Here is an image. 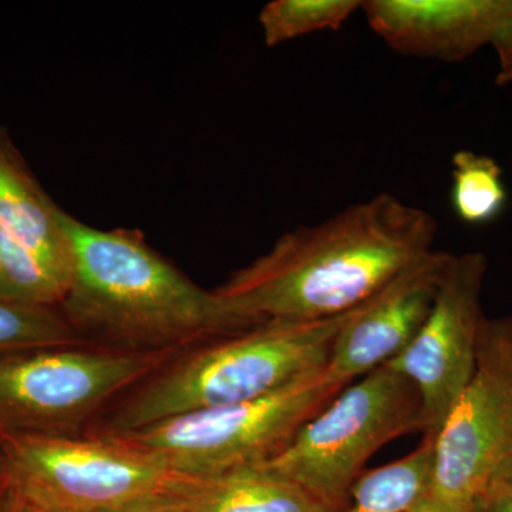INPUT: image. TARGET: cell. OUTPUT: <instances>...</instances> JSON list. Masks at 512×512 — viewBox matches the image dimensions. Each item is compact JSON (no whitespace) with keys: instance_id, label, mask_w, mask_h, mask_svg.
I'll return each mask as SVG.
<instances>
[{"instance_id":"16","label":"cell","mask_w":512,"mask_h":512,"mask_svg":"<svg viewBox=\"0 0 512 512\" xmlns=\"http://www.w3.org/2000/svg\"><path fill=\"white\" fill-rule=\"evenodd\" d=\"M90 343L59 308L0 299V356Z\"/></svg>"},{"instance_id":"20","label":"cell","mask_w":512,"mask_h":512,"mask_svg":"<svg viewBox=\"0 0 512 512\" xmlns=\"http://www.w3.org/2000/svg\"><path fill=\"white\" fill-rule=\"evenodd\" d=\"M107 512H188L173 494H158Z\"/></svg>"},{"instance_id":"11","label":"cell","mask_w":512,"mask_h":512,"mask_svg":"<svg viewBox=\"0 0 512 512\" xmlns=\"http://www.w3.org/2000/svg\"><path fill=\"white\" fill-rule=\"evenodd\" d=\"M360 10L394 52L458 63L494 42L512 0H367Z\"/></svg>"},{"instance_id":"14","label":"cell","mask_w":512,"mask_h":512,"mask_svg":"<svg viewBox=\"0 0 512 512\" xmlns=\"http://www.w3.org/2000/svg\"><path fill=\"white\" fill-rule=\"evenodd\" d=\"M434 437L424 436L416 450L387 466L365 471L350 491L342 512H407L429 491Z\"/></svg>"},{"instance_id":"24","label":"cell","mask_w":512,"mask_h":512,"mask_svg":"<svg viewBox=\"0 0 512 512\" xmlns=\"http://www.w3.org/2000/svg\"><path fill=\"white\" fill-rule=\"evenodd\" d=\"M19 512H36V511L33 510V508L30 507V505L26 504L25 501L22 500V505H20Z\"/></svg>"},{"instance_id":"17","label":"cell","mask_w":512,"mask_h":512,"mask_svg":"<svg viewBox=\"0 0 512 512\" xmlns=\"http://www.w3.org/2000/svg\"><path fill=\"white\" fill-rule=\"evenodd\" d=\"M359 0H272L259 13L266 46L275 47L298 37L326 30H340Z\"/></svg>"},{"instance_id":"3","label":"cell","mask_w":512,"mask_h":512,"mask_svg":"<svg viewBox=\"0 0 512 512\" xmlns=\"http://www.w3.org/2000/svg\"><path fill=\"white\" fill-rule=\"evenodd\" d=\"M352 312L311 322L266 320L198 346L130 390L93 434L121 436L181 414L268 396L325 367Z\"/></svg>"},{"instance_id":"9","label":"cell","mask_w":512,"mask_h":512,"mask_svg":"<svg viewBox=\"0 0 512 512\" xmlns=\"http://www.w3.org/2000/svg\"><path fill=\"white\" fill-rule=\"evenodd\" d=\"M487 258L481 252L448 259L433 308L402 355L387 363L416 387L423 406L424 436L436 437L476 367L484 323Z\"/></svg>"},{"instance_id":"6","label":"cell","mask_w":512,"mask_h":512,"mask_svg":"<svg viewBox=\"0 0 512 512\" xmlns=\"http://www.w3.org/2000/svg\"><path fill=\"white\" fill-rule=\"evenodd\" d=\"M178 352L97 345L0 356V436H77L114 397L128 393Z\"/></svg>"},{"instance_id":"13","label":"cell","mask_w":512,"mask_h":512,"mask_svg":"<svg viewBox=\"0 0 512 512\" xmlns=\"http://www.w3.org/2000/svg\"><path fill=\"white\" fill-rule=\"evenodd\" d=\"M173 495L188 512H330L301 485L258 466L184 476Z\"/></svg>"},{"instance_id":"12","label":"cell","mask_w":512,"mask_h":512,"mask_svg":"<svg viewBox=\"0 0 512 512\" xmlns=\"http://www.w3.org/2000/svg\"><path fill=\"white\" fill-rule=\"evenodd\" d=\"M64 214L0 126V256L37 259L66 293L72 258Z\"/></svg>"},{"instance_id":"15","label":"cell","mask_w":512,"mask_h":512,"mask_svg":"<svg viewBox=\"0 0 512 512\" xmlns=\"http://www.w3.org/2000/svg\"><path fill=\"white\" fill-rule=\"evenodd\" d=\"M451 207L468 225H484L500 217L507 204L501 165L493 157L460 150L451 158Z\"/></svg>"},{"instance_id":"23","label":"cell","mask_w":512,"mask_h":512,"mask_svg":"<svg viewBox=\"0 0 512 512\" xmlns=\"http://www.w3.org/2000/svg\"><path fill=\"white\" fill-rule=\"evenodd\" d=\"M5 456H3L2 447H0V480H2L3 473H5Z\"/></svg>"},{"instance_id":"2","label":"cell","mask_w":512,"mask_h":512,"mask_svg":"<svg viewBox=\"0 0 512 512\" xmlns=\"http://www.w3.org/2000/svg\"><path fill=\"white\" fill-rule=\"evenodd\" d=\"M64 227L72 269L59 309L94 345L180 352L254 326L158 254L138 229L90 227L69 212Z\"/></svg>"},{"instance_id":"1","label":"cell","mask_w":512,"mask_h":512,"mask_svg":"<svg viewBox=\"0 0 512 512\" xmlns=\"http://www.w3.org/2000/svg\"><path fill=\"white\" fill-rule=\"evenodd\" d=\"M437 221L392 194L286 232L215 291L248 322L338 318L434 251Z\"/></svg>"},{"instance_id":"19","label":"cell","mask_w":512,"mask_h":512,"mask_svg":"<svg viewBox=\"0 0 512 512\" xmlns=\"http://www.w3.org/2000/svg\"><path fill=\"white\" fill-rule=\"evenodd\" d=\"M497 53L498 72L495 83L507 86L512 83V19L500 30L491 43Z\"/></svg>"},{"instance_id":"8","label":"cell","mask_w":512,"mask_h":512,"mask_svg":"<svg viewBox=\"0 0 512 512\" xmlns=\"http://www.w3.org/2000/svg\"><path fill=\"white\" fill-rule=\"evenodd\" d=\"M512 460V312L484 319L476 367L434 437L429 494L471 505Z\"/></svg>"},{"instance_id":"10","label":"cell","mask_w":512,"mask_h":512,"mask_svg":"<svg viewBox=\"0 0 512 512\" xmlns=\"http://www.w3.org/2000/svg\"><path fill=\"white\" fill-rule=\"evenodd\" d=\"M450 256L434 249L350 313L330 350V375L349 386L402 355L433 308Z\"/></svg>"},{"instance_id":"5","label":"cell","mask_w":512,"mask_h":512,"mask_svg":"<svg viewBox=\"0 0 512 512\" xmlns=\"http://www.w3.org/2000/svg\"><path fill=\"white\" fill-rule=\"evenodd\" d=\"M345 387L325 366L251 402L185 413L111 437L156 454L180 476H217L278 456Z\"/></svg>"},{"instance_id":"7","label":"cell","mask_w":512,"mask_h":512,"mask_svg":"<svg viewBox=\"0 0 512 512\" xmlns=\"http://www.w3.org/2000/svg\"><path fill=\"white\" fill-rule=\"evenodd\" d=\"M6 470L36 511L107 512L173 494L184 476L156 454L100 436H0Z\"/></svg>"},{"instance_id":"22","label":"cell","mask_w":512,"mask_h":512,"mask_svg":"<svg viewBox=\"0 0 512 512\" xmlns=\"http://www.w3.org/2000/svg\"><path fill=\"white\" fill-rule=\"evenodd\" d=\"M20 505L22 497L5 467V473L0 480V512H19Z\"/></svg>"},{"instance_id":"18","label":"cell","mask_w":512,"mask_h":512,"mask_svg":"<svg viewBox=\"0 0 512 512\" xmlns=\"http://www.w3.org/2000/svg\"><path fill=\"white\" fill-rule=\"evenodd\" d=\"M473 512H512V460L485 485L471 504Z\"/></svg>"},{"instance_id":"21","label":"cell","mask_w":512,"mask_h":512,"mask_svg":"<svg viewBox=\"0 0 512 512\" xmlns=\"http://www.w3.org/2000/svg\"><path fill=\"white\" fill-rule=\"evenodd\" d=\"M407 512H473L471 505L448 503L433 497L427 491Z\"/></svg>"},{"instance_id":"25","label":"cell","mask_w":512,"mask_h":512,"mask_svg":"<svg viewBox=\"0 0 512 512\" xmlns=\"http://www.w3.org/2000/svg\"><path fill=\"white\" fill-rule=\"evenodd\" d=\"M33 510H35V508H33ZM36 512H53V511H36Z\"/></svg>"},{"instance_id":"4","label":"cell","mask_w":512,"mask_h":512,"mask_svg":"<svg viewBox=\"0 0 512 512\" xmlns=\"http://www.w3.org/2000/svg\"><path fill=\"white\" fill-rule=\"evenodd\" d=\"M417 430H424V421L416 387L389 366L377 367L345 387L282 453L258 467L301 485L330 512H342L373 454Z\"/></svg>"}]
</instances>
